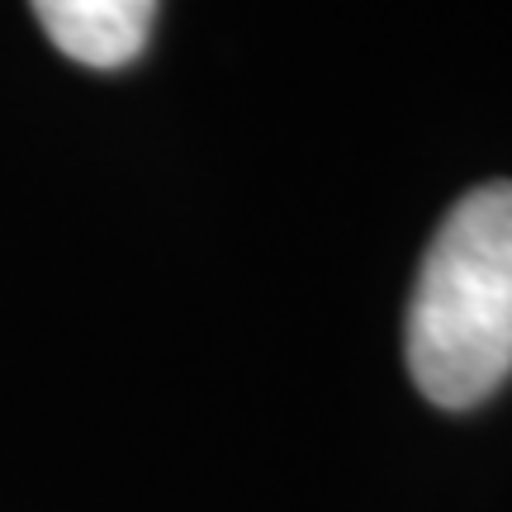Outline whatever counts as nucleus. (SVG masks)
<instances>
[{
	"label": "nucleus",
	"mask_w": 512,
	"mask_h": 512,
	"mask_svg": "<svg viewBox=\"0 0 512 512\" xmlns=\"http://www.w3.org/2000/svg\"><path fill=\"white\" fill-rule=\"evenodd\" d=\"M408 370L441 408H475L512 375V181L470 190L422 256Z\"/></svg>",
	"instance_id": "nucleus-1"
},
{
	"label": "nucleus",
	"mask_w": 512,
	"mask_h": 512,
	"mask_svg": "<svg viewBox=\"0 0 512 512\" xmlns=\"http://www.w3.org/2000/svg\"><path fill=\"white\" fill-rule=\"evenodd\" d=\"M34 15L72 62L110 72L143 53L157 0H34Z\"/></svg>",
	"instance_id": "nucleus-2"
}]
</instances>
